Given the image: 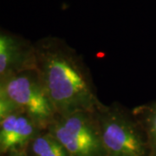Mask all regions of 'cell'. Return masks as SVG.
<instances>
[{"instance_id": "10", "label": "cell", "mask_w": 156, "mask_h": 156, "mask_svg": "<svg viewBox=\"0 0 156 156\" xmlns=\"http://www.w3.org/2000/svg\"><path fill=\"white\" fill-rule=\"evenodd\" d=\"M10 156H27L26 154L24 152H21V153H17V154H11Z\"/></svg>"}, {"instance_id": "4", "label": "cell", "mask_w": 156, "mask_h": 156, "mask_svg": "<svg viewBox=\"0 0 156 156\" xmlns=\"http://www.w3.org/2000/svg\"><path fill=\"white\" fill-rule=\"evenodd\" d=\"M2 81L6 95L13 105L31 117L42 128H48L56 112L37 69H24Z\"/></svg>"}, {"instance_id": "1", "label": "cell", "mask_w": 156, "mask_h": 156, "mask_svg": "<svg viewBox=\"0 0 156 156\" xmlns=\"http://www.w3.org/2000/svg\"><path fill=\"white\" fill-rule=\"evenodd\" d=\"M36 69L56 115L95 111L101 104L81 58L69 48L47 43L35 48Z\"/></svg>"}, {"instance_id": "5", "label": "cell", "mask_w": 156, "mask_h": 156, "mask_svg": "<svg viewBox=\"0 0 156 156\" xmlns=\"http://www.w3.org/2000/svg\"><path fill=\"white\" fill-rule=\"evenodd\" d=\"M43 129L45 128L21 110L11 113L0 122V155L24 152Z\"/></svg>"}, {"instance_id": "9", "label": "cell", "mask_w": 156, "mask_h": 156, "mask_svg": "<svg viewBox=\"0 0 156 156\" xmlns=\"http://www.w3.org/2000/svg\"><path fill=\"white\" fill-rule=\"evenodd\" d=\"M18 110L6 95L3 81L0 80V122L8 115Z\"/></svg>"}, {"instance_id": "8", "label": "cell", "mask_w": 156, "mask_h": 156, "mask_svg": "<svg viewBox=\"0 0 156 156\" xmlns=\"http://www.w3.org/2000/svg\"><path fill=\"white\" fill-rule=\"evenodd\" d=\"M132 112L144 131L149 156H156V101L137 107Z\"/></svg>"}, {"instance_id": "7", "label": "cell", "mask_w": 156, "mask_h": 156, "mask_svg": "<svg viewBox=\"0 0 156 156\" xmlns=\"http://www.w3.org/2000/svg\"><path fill=\"white\" fill-rule=\"evenodd\" d=\"M24 153L27 156H69L61 143L47 128L43 129L29 143Z\"/></svg>"}, {"instance_id": "6", "label": "cell", "mask_w": 156, "mask_h": 156, "mask_svg": "<svg viewBox=\"0 0 156 156\" xmlns=\"http://www.w3.org/2000/svg\"><path fill=\"white\" fill-rule=\"evenodd\" d=\"M33 68H36L35 48L11 36L0 33V80Z\"/></svg>"}, {"instance_id": "2", "label": "cell", "mask_w": 156, "mask_h": 156, "mask_svg": "<svg viewBox=\"0 0 156 156\" xmlns=\"http://www.w3.org/2000/svg\"><path fill=\"white\" fill-rule=\"evenodd\" d=\"M95 115L107 156H149L144 131L133 112L101 103Z\"/></svg>"}, {"instance_id": "3", "label": "cell", "mask_w": 156, "mask_h": 156, "mask_svg": "<svg viewBox=\"0 0 156 156\" xmlns=\"http://www.w3.org/2000/svg\"><path fill=\"white\" fill-rule=\"evenodd\" d=\"M47 129L69 156H107L95 111L56 115Z\"/></svg>"}]
</instances>
